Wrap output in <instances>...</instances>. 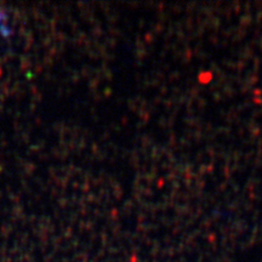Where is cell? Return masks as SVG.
I'll return each mask as SVG.
<instances>
[{"label":"cell","mask_w":262,"mask_h":262,"mask_svg":"<svg viewBox=\"0 0 262 262\" xmlns=\"http://www.w3.org/2000/svg\"><path fill=\"white\" fill-rule=\"evenodd\" d=\"M4 18H5V15L3 14V11L0 10V29H6L4 27H2V22H3V19H4Z\"/></svg>","instance_id":"obj_1"}]
</instances>
